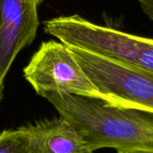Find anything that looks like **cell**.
<instances>
[{"label": "cell", "instance_id": "cell-10", "mask_svg": "<svg viewBox=\"0 0 153 153\" xmlns=\"http://www.w3.org/2000/svg\"><path fill=\"white\" fill-rule=\"evenodd\" d=\"M3 91H4V88H2V87L0 86V101H1V100H2V98H3Z\"/></svg>", "mask_w": 153, "mask_h": 153}, {"label": "cell", "instance_id": "cell-8", "mask_svg": "<svg viewBox=\"0 0 153 153\" xmlns=\"http://www.w3.org/2000/svg\"><path fill=\"white\" fill-rule=\"evenodd\" d=\"M146 16L153 22V0H136Z\"/></svg>", "mask_w": 153, "mask_h": 153}, {"label": "cell", "instance_id": "cell-9", "mask_svg": "<svg viewBox=\"0 0 153 153\" xmlns=\"http://www.w3.org/2000/svg\"><path fill=\"white\" fill-rule=\"evenodd\" d=\"M117 153H151V152H117Z\"/></svg>", "mask_w": 153, "mask_h": 153}, {"label": "cell", "instance_id": "cell-3", "mask_svg": "<svg viewBox=\"0 0 153 153\" xmlns=\"http://www.w3.org/2000/svg\"><path fill=\"white\" fill-rule=\"evenodd\" d=\"M101 95L112 106L153 112V73L67 46Z\"/></svg>", "mask_w": 153, "mask_h": 153}, {"label": "cell", "instance_id": "cell-5", "mask_svg": "<svg viewBox=\"0 0 153 153\" xmlns=\"http://www.w3.org/2000/svg\"><path fill=\"white\" fill-rule=\"evenodd\" d=\"M35 0H0V86L18 53L35 39L39 27Z\"/></svg>", "mask_w": 153, "mask_h": 153}, {"label": "cell", "instance_id": "cell-6", "mask_svg": "<svg viewBox=\"0 0 153 153\" xmlns=\"http://www.w3.org/2000/svg\"><path fill=\"white\" fill-rule=\"evenodd\" d=\"M25 128L30 153H94L82 133L63 117L44 119Z\"/></svg>", "mask_w": 153, "mask_h": 153}, {"label": "cell", "instance_id": "cell-11", "mask_svg": "<svg viewBox=\"0 0 153 153\" xmlns=\"http://www.w3.org/2000/svg\"><path fill=\"white\" fill-rule=\"evenodd\" d=\"M35 1H36V3H37V4H38V5H39V4H41L44 0H35Z\"/></svg>", "mask_w": 153, "mask_h": 153}, {"label": "cell", "instance_id": "cell-1", "mask_svg": "<svg viewBox=\"0 0 153 153\" xmlns=\"http://www.w3.org/2000/svg\"><path fill=\"white\" fill-rule=\"evenodd\" d=\"M41 97L82 133L93 152L113 149L153 153V112L61 92H48Z\"/></svg>", "mask_w": 153, "mask_h": 153}, {"label": "cell", "instance_id": "cell-7", "mask_svg": "<svg viewBox=\"0 0 153 153\" xmlns=\"http://www.w3.org/2000/svg\"><path fill=\"white\" fill-rule=\"evenodd\" d=\"M0 153H30L29 134L25 126L4 130L0 134Z\"/></svg>", "mask_w": 153, "mask_h": 153}, {"label": "cell", "instance_id": "cell-2", "mask_svg": "<svg viewBox=\"0 0 153 153\" xmlns=\"http://www.w3.org/2000/svg\"><path fill=\"white\" fill-rule=\"evenodd\" d=\"M45 31L73 46L153 73V39L95 24L78 14L45 22Z\"/></svg>", "mask_w": 153, "mask_h": 153}, {"label": "cell", "instance_id": "cell-4", "mask_svg": "<svg viewBox=\"0 0 153 153\" xmlns=\"http://www.w3.org/2000/svg\"><path fill=\"white\" fill-rule=\"evenodd\" d=\"M26 81L42 96L61 92L101 100V95L70 48L64 43L43 42L23 69Z\"/></svg>", "mask_w": 153, "mask_h": 153}]
</instances>
